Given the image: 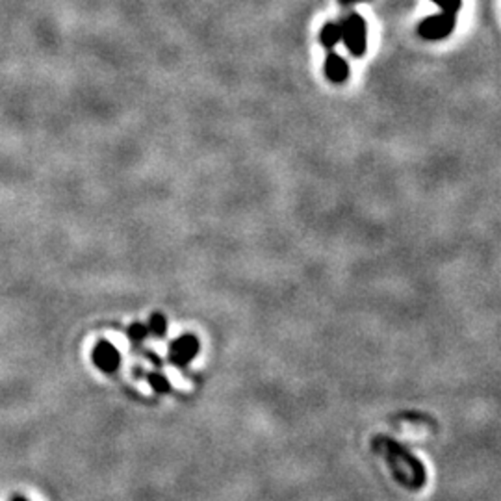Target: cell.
<instances>
[{
	"mask_svg": "<svg viewBox=\"0 0 501 501\" xmlns=\"http://www.w3.org/2000/svg\"><path fill=\"white\" fill-rule=\"evenodd\" d=\"M379 453L384 457L392 475L400 484L409 490L424 489L427 483V470L422 460L401 446L400 442L392 440L388 436H379L373 442Z\"/></svg>",
	"mask_w": 501,
	"mask_h": 501,
	"instance_id": "obj_1",
	"label": "cell"
},
{
	"mask_svg": "<svg viewBox=\"0 0 501 501\" xmlns=\"http://www.w3.org/2000/svg\"><path fill=\"white\" fill-rule=\"evenodd\" d=\"M342 30V41L346 43L347 50L353 56H362L366 52V45H368V28H366V21L362 15L351 13L349 17L340 24Z\"/></svg>",
	"mask_w": 501,
	"mask_h": 501,
	"instance_id": "obj_2",
	"label": "cell"
},
{
	"mask_svg": "<svg viewBox=\"0 0 501 501\" xmlns=\"http://www.w3.org/2000/svg\"><path fill=\"white\" fill-rule=\"evenodd\" d=\"M455 24H457V15L451 13H436L431 17L424 19L420 26H418V34L427 39V41H440L453 32Z\"/></svg>",
	"mask_w": 501,
	"mask_h": 501,
	"instance_id": "obj_3",
	"label": "cell"
},
{
	"mask_svg": "<svg viewBox=\"0 0 501 501\" xmlns=\"http://www.w3.org/2000/svg\"><path fill=\"white\" fill-rule=\"evenodd\" d=\"M199 347H201V344H199L197 336L182 334L169 346V362L173 366H179V368H186L193 358L197 357Z\"/></svg>",
	"mask_w": 501,
	"mask_h": 501,
	"instance_id": "obj_4",
	"label": "cell"
},
{
	"mask_svg": "<svg viewBox=\"0 0 501 501\" xmlns=\"http://www.w3.org/2000/svg\"><path fill=\"white\" fill-rule=\"evenodd\" d=\"M93 364L104 373H115L121 366V355L108 340H101L93 349Z\"/></svg>",
	"mask_w": 501,
	"mask_h": 501,
	"instance_id": "obj_5",
	"label": "cell"
},
{
	"mask_svg": "<svg viewBox=\"0 0 501 501\" xmlns=\"http://www.w3.org/2000/svg\"><path fill=\"white\" fill-rule=\"evenodd\" d=\"M325 77L333 84H344L349 77V67L338 54L331 52L325 60Z\"/></svg>",
	"mask_w": 501,
	"mask_h": 501,
	"instance_id": "obj_6",
	"label": "cell"
},
{
	"mask_svg": "<svg viewBox=\"0 0 501 501\" xmlns=\"http://www.w3.org/2000/svg\"><path fill=\"white\" fill-rule=\"evenodd\" d=\"M342 41V30L338 23H327L323 24V28L320 30V43L323 47L333 48Z\"/></svg>",
	"mask_w": 501,
	"mask_h": 501,
	"instance_id": "obj_7",
	"label": "cell"
},
{
	"mask_svg": "<svg viewBox=\"0 0 501 501\" xmlns=\"http://www.w3.org/2000/svg\"><path fill=\"white\" fill-rule=\"evenodd\" d=\"M147 331H149L153 336H156V338H164L167 333V320L164 314H160V312H155L153 316H150L149 320V327H147Z\"/></svg>",
	"mask_w": 501,
	"mask_h": 501,
	"instance_id": "obj_8",
	"label": "cell"
},
{
	"mask_svg": "<svg viewBox=\"0 0 501 501\" xmlns=\"http://www.w3.org/2000/svg\"><path fill=\"white\" fill-rule=\"evenodd\" d=\"M147 381H149L150 388L155 390L156 394H167V392L171 390V384H169V381H167V377L161 375V373H158V371H153V373H149V375H147Z\"/></svg>",
	"mask_w": 501,
	"mask_h": 501,
	"instance_id": "obj_9",
	"label": "cell"
},
{
	"mask_svg": "<svg viewBox=\"0 0 501 501\" xmlns=\"http://www.w3.org/2000/svg\"><path fill=\"white\" fill-rule=\"evenodd\" d=\"M126 334H128V338H130L132 342L139 344V342H144L145 338H147L149 331H147V327H145L144 323H132L130 327H128V331H126Z\"/></svg>",
	"mask_w": 501,
	"mask_h": 501,
	"instance_id": "obj_10",
	"label": "cell"
},
{
	"mask_svg": "<svg viewBox=\"0 0 501 501\" xmlns=\"http://www.w3.org/2000/svg\"><path fill=\"white\" fill-rule=\"evenodd\" d=\"M433 2L440 8V12L451 13V15H457L462 8V0H433Z\"/></svg>",
	"mask_w": 501,
	"mask_h": 501,
	"instance_id": "obj_11",
	"label": "cell"
},
{
	"mask_svg": "<svg viewBox=\"0 0 501 501\" xmlns=\"http://www.w3.org/2000/svg\"><path fill=\"white\" fill-rule=\"evenodd\" d=\"M10 501H28V500H26L24 495H13V498Z\"/></svg>",
	"mask_w": 501,
	"mask_h": 501,
	"instance_id": "obj_12",
	"label": "cell"
}]
</instances>
